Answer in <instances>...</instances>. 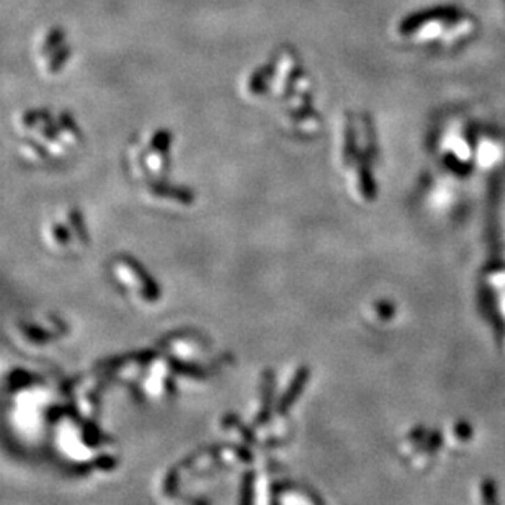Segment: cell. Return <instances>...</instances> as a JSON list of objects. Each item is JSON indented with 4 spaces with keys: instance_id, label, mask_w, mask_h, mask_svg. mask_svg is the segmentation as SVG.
<instances>
[{
    "instance_id": "cell-2",
    "label": "cell",
    "mask_w": 505,
    "mask_h": 505,
    "mask_svg": "<svg viewBox=\"0 0 505 505\" xmlns=\"http://www.w3.org/2000/svg\"><path fill=\"white\" fill-rule=\"evenodd\" d=\"M61 40H63V33H61L59 30H54V31H51L49 33V36H48V40H46L45 41V46H43V53H48V51H51V49H54L56 48V46H58L59 45V41Z\"/></svg>"
},
{
    "instance_id": "cell-1",
    "label": "cell",
    "mask_w": 505,
    "mask_h": 505,
    "mask_svg": "<svg viewBox=\"0 0 505 505\" xmlns=\"http://www.w3.org/2000/svg\"><path fill=\"white\" fill-rule=\"evenodd\" d=\"M476 30L478 23L473 15L451 7L414 13L399 25V35L415 45L458 46L468 41Z\"/></svg>"
}]
</instances>
